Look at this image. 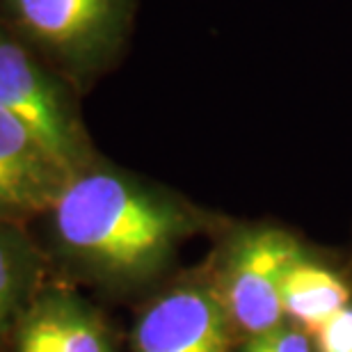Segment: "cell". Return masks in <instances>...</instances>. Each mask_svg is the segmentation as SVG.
I'll use <instances>...</instances> for the list:
<instances>
[{
	"label": "cell",
	"mask_w": 352,
	"mask_h": 352,
	"mask_svg": "<svg viewBox=\"0 0 352 352\" xmlns=\"http://www.w3.org/2000/svg\"><path fill=\"white\" fill-rule=\"evenodd\" d=\"M316 336V352H352V307L332 316Z\"/></svg>",
	"instance_id": "cell-11"
},
{
	"label": "cell",
	"mask_w": 352,
	"mask_h": 352,
	"mask_svg": "<svg viewBox=\"0 0 352 352\" xmlns=\"http://www.w3.org/2000/svg\"><path fill=\"white\" fill-rule=\"evenodd\" d=\"M241 352H314L307 332L291 325H279L270 332L250 336Z\"/></svg>",
	"instance_id": "cell-10"
},
{
	"label": "cell",
	"mask_w": 352,
	"mask_h": 352,
	"mask_svg": "<svg viewBox=\"0 0 352 352\" xmlns=\"http://www.w3.org/2000/svg\"><path fill=\"white\" fill-rule=\"evenodd\" d=\"M34 272L32 250L14 220H0V336L23 302Z\"/></svg>",
	"instance_id": "cell-9"
},
{
	"label": "cell",
	"mask_w": 352,
	"mask_h": 352,
	"mask_svg": "<svg viewBox=\"0 0 352 352\" xmlns=\"http://www.w3.org/2000/svg\"><path fill=\"white\" fill-rule=\"evenodd\" d=\"M298 241L281 229H252L238 236L224 265L222 305L231 325L256 336L284 325V279L300 261Z\"/></svg>",
	"instance_id": "cell-4"
},
{
	"label": "cell",
	"mask_w": 352,
	"mask_h": 352,
	"mask_svg": "<svg viewBox=\"0 0 352 352\" xmlns=\"http://www.w3.org/2000/svg\"><path fill=\"white\" fill-rule=\"evenodd\" d=\"M0 110L23 122L69 176L91 165V149L69 82L0 19Z\"/></svg>",
	"instance_id": "cell-3"
},
{
	"label": "cell",
	"mask_w": 352,
	"mask_h": 352,
	"mask_svg": "<svg viewBox=\"0 0 352 352\" xmlns=\"http://www.w3.org/2000/svg\"><path fill=\"white\" fill-rule=\"evenodd\" d=\"M284 316L302 332L316 334L325 322L350 305V291L341 277L318 263L300 258L284 279Z\"/></svg>",
	"instance_id": "cell-8"
},
{
	"label": "cell",
	"mask_w": 352,
	"mask_h": 352,
	"mask_svg": "<svg viewBox=\"0 0 352 352\" xmlns=\"http://www.w3.org/2000/svg\"><path fill=\"white\" fill-rule=\"evenodd\" d=\"M0 170L28 195L37 210H48L72 179L23 122L0 110Z\"/></svg>",
	"instance_id": "cell-7"
},
{
	"label": "cell",
	"mask_w": 352,
	"mask_h": 352,
	"mask_svg": "<svg viewBox=\"0 0 352 352\" xmlns=\"http://www.w3.org/2000/svg\"><path fill=\"white\" fill-rule=\"evenodd\" d=\"M231 318L213 291L181 286L140 316L135 352H229Z\"/></svg>",
	"instance_id": "cell-5"
},
{
	"label": "cell",
	"mask_w": 352,
	"mask_h": 352,
	"mask_svg": "<svg viewBox=\"0 0 352 352\" xmlns=\"http://www.w3.org/2000/svg\"><path fill=\"white\" fill-rule=\"evenodd\" d=\"M0 19L67 82L80 85L122 53L133 0H0Z\"/></svg>",
	"instance_id": "cell-2"
},
{
	"label": "cell",
	"mask_w": 352,
	"mask_h": 352,
	"mask_svg": "<svg viewBox=\"0 0 352 352\" xmlns=\"http://www.w3.org/2000/svg\"><path fill=\"white\" fill-rule=\"evenodd\" d=\"M48 210L62 248L112 277L153 272L190 224L167 195L94 163L65 183Z\"/></svg>",
	"instance_id": "cell-1"
},
{
	"label": "cell",
	"mask_w": 352,
	"mask_h": 352,
	"mask_svg": "<svg viewBox=\"0 0 352 352\" xmlns=\"http://www.w3.org/2000/svg\"><path fill=\"white\" fill-rule=\"evenodd\" d=\"M37 213L28 195L0 170V220H19L23 215Z\"/></svg>",
	"instance_id": "cell-12"
},
{
	"label": "cell",
	"mask_w": 352,
	"mask_h": 352,
	"mask_svg": "<svg viewBox=\"0 0 352 352\" xmlns=\"http://www.w3.org/2000/svg\"><path fill=\"white\" fill-rule=\"evenodd\" d=\"M16 352H112L98 316L78 298L46 293L28 309L16 334Z\"/></svg>",
	"instance_id": "cell-6"
}]
</instances>
